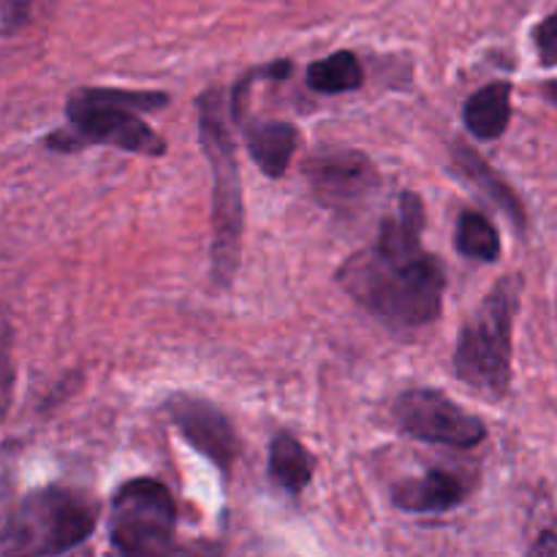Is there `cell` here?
I'll return each instance as SVG.
<instances>
[{
	"mask_svg": "<svg viewBox=\"0 0 557 557\" xmlns=\"http://www.w3.org/2000/svg\"><path fill=\"white\" fill-rule=\"evenodd\" d=\"M424 223L422 199L406 190L381 223L379 239L337 270V283L359 308L400 330L430 324L444 308L446 270L424 250Z\"/></svg>",
	"mask_w": 557,
	"mask_h": 557,
	"instance_id": "6da1fadb",
	"label": "cell"
},
{
	"mask_svg": "<svg viewBox=\"0 0 557 557\" xmlns=\"http://www.w3.org/2000/svg\"><path fill=\"white\" fill-rule=\"evenodd\" d=\"M169 103L166 92L117 90V87H82L65 103L69 131L47 139L49 150L71 152L82 147L107 145L134 156H163L166 141L141 120L152 109Z\"/></svg>",
	"mask_w": 557,
	"mask_h": 557,
	"instance_id": "7a4b0ae2",
	"label": "cell"
},
{
	"mask_svg": "<svg viewBox=\"0 0 557 557\" xmlns=\"http://www.w3.org/2000/svg\"><path fill=\"white\" fill-rule=\"evenodd\" d=\"M196 107H199L201 152L212 169L210 275L218 286H228L239 270L245 228L243 177H239L232 131H228L232 109H226V92L221 87L207 90Z\"/></svg>",
	"mask_w": 557,
	"mask_h": 557,
	"instance_id": "3957f363",
	"label": "cell"
},
{
	"mask_svg": "<svg viewBox=\"0 0 557 557\" xmlns=\"http://www.w3.org/2000/svg\"><path fill=\"white\" fill-rule=\"evenodd\" d=\"M520 292L522 281L517 275L495 283L457 337V379L487 397H504L511 386V351H515L511 337H515Z\"/></svg>",
	"mask_w": 557,
	"mask_h": 557,
	"instance_id": "277c9868",
	"label": "cell"
},
{
	"mask_svg": "<svg viewBox=\"0 0 557 557\" xmlns=\"http://www.w3.org/2000/svg\"><path fill=\"white\" fill-rule=\"evenodd\" d=\"M96 522L98 506L79 490H36L0 528V555L71 553L92 536Z\"/></svg>",
	"mask_w": 557,
	"mask_h": 557,
	"instance_id": "5b68a950",
	"label": "cell"
},
{
	"mask_svg": "<svg viewBox=\"0 0 557 557\" xmlns=\"http://www.w3.org/2000/svg\"><path fill=\"white\" fill-rule=\"evenodd\" d=\"M177 509L166 484L131 479L114 493L109 509V542L123 555H163L172 549Z\"/></svg>",
	"mask_w": 557,
	"mask_h": 557,
	"instance_id": "8992f818",
	"label": "cell"
},
{
	"mask_svg": "<svg viewBox=\"0 0 557 557\" xmlns=\"http://www.w3.org/2000/svg\"><path fill=\"white\" fill-rule=\"evenodd\" d=\"M305 180L319 205L332 212H359L381 188L379 169L351 147H324L305 161Z\"/></svg>",
	"mask_w": 557,
	"mask_h": 557,
	"instance_id": "52a82bcc",
	"label": "cell"
},
{
	"mask_svg": "<svg viewBox=\"0 0 557 557\" xmlns=\"http://www.w3.org/2000/svg\"><path fill=\"white\" fill-rule=\"evenodd\" d=\"M395 419L400 430L424 444L473 449L487 438V428L479 417L462 411L455 400L435 389H408L395 403Z\"/></svg>",
	"mask_w": 557,
	"mask_h": 557,
	"instance_id": "ba28073f",
	"label": "cell"
},
{
	"mask_svg": "<svg viewBox=\"0 0 557 557\" xmlns=\"http://www.w3.org/2000/svg\"><path fill=\"white\" fill-rule=\"evenodd\" d=\"M166 413L183 438L194 446L199 455L215 462L223 473L232 471L237 460V435L226 413L212 403L199 400L190 395H174L166 400Z\"/></svg>",
	"mask_w": 557,
	"mask_h": 557,
	"instance_id": "9c48e42d",
	"label": "cell"
},
{
	"mask_svg": "<svg viewBox=\"0 0 557 557\" xmlns=\"http://www.w3.org/2000/svg\"><path fill=\"white\" fill-rule=\"evenodd\" d=\"M468 498V484L457 473L428 471L419 479H406L392 490V506L408 515H441Z\"/></svg>",
	"mask_w": 557,
	"mask_h": 557,
	"instance_id": "30bf717a",
	"label": "cell"
},
{
	"mask_svg": "<svg viewBox=\"0 0 557 557\" xmlns=\"http://www.w3.org/2000/svg\"><path fill=\"white\" fill-rule=\"evenodd\" d=\"M248 152L267 177H283L297 150L299 134L286 120H253L245 125Z\"/></svg>",
	"mask_w": 557,
	"mask_h": 557,
	"instance_id": "8fae6325",
	"label": "cell"
},
{
	"mask_svg": "<svg viewBox=\"0 0 557 557\" xmlns=\"http://www.w3.org/2000/svg\"><path fill=\"white\" fill-rule=\"evenodd\" d=\"M455 166L460 169V172L466 174V177L471 180V183L476 185V188L482 190V194L487 196V199L493 201L495 207H498V210H504L506 215H509V221L515 223L520 232H525L528 218H525V207H522L520 196L511 190V185L506 183V180L500 177L498 172H493V166H490V163L484 161V158L479 156L476 150H471L468 145L457 141V145H455Z\"/></svg>",
	"mask_w": 557,
	"mask_h": 557,
	"instance_id": "7c38bea8",
	"label": "cell"
},
{
	"mask_svg": "<svg viewBox=\"0 0 557 557\" xmlns=\"http://www.w3.org/2000/svg\"><path fill=\"white\" fill-rule=\"evenodd\" d=\"M462 120H466L468 131L476 139L493 141L504 136L511 120V85L509 82H493V85L482 87L468 98L466 109H462Z\"/></svg>",
	"mask_w": 557,
	"mask_h": 557,
	"instance_id": "4fadbf2b",
	"label": "cell"
},
{
	"mask_svg": "<svg viewBox=\"0 0 557 557\" xmlns=\"http://www.w3.org/2000/svg\"><path fill=\"white\" fill-rule=\"evenodd\" d=\"M270 476L286 493H302L313 479V457L292 433H281L272 441Z\"/></svg>",
	"mask_w": 557,
	"mask_h": 557,
	"instance_id": "5bb4252c",
	"label": "cell"
},
{
	"mask_svg": "<svg viewBox=\"0 0 557 557\" xmlns=\"http://www.w3.org/2000/svg\"><path fill=\"white\" fill-rule=\"evenodd\" d=\"M308 85L324 96L351 92L364 85V69L354 52H335L324 60H315L308 69Z\"/></svg>",
	"mask_w": 557,
	"mask_h": 557,
	"instance_id": "9a60e30c",
	"label": "cell"
},
{
	"mask_svg": "<svg viewBox=\"0 0 557 557\" xmlns=\"http://www.w3.org/2000/svg\"><path fill=\"white\" fill-rule=\"evenodd\" d=\"M455 245L466 259L487 261V264L500 256L498 228L490 223V218H484L482 212L476 210L460 212V218H457Z\"/></svg>",
	"mask_w": 557,
	"mask_h": 557,
	"instance_id": "2e32d148",
	"label": "cell"
},
{
	"mask_svg": "<svg viewBox=\"0 0 557 557\" xmlns=\"http://www.w3.org/2000/svg\"><path fill=\"white\" fill-rule=\"evenodd\" d=\"M14 326H11L9 313L0 308V424L9 417L11 400H14Z\"/></svg>",
	"mask_w": 557,
	"mask_h": 557,
	"instance_id": "e0dca14e",
	"label": "cell"
},
{
	"mask_svg": "<svg viewBox=\"0 0 557 557\" xmlns=\"http://www.w3.org/2000/svg\"><path fill=\"white\" fill-rule=\"evenodd\" d=\"M533 44H536L542 65H557V11L533 30Z\"/></svg>",
	"mask_w": 557,
	"mask_h": 557,
	"instance_id": "ac0fdd59",
	"label": "cell"
},
{
	"mask_svg": "<svg viewBox=\"0 0 557 557\" xmlns=\"http://www.w3.org/2000/svg\"><path fill=\"white\" fill-rule=\"evenodd\" d=\"M33 5H36V0H0V20H3L5 30L25 25Z\"/></svg>",
	"mask_w": 557,
	"mask_h": 557,
	"instance_id": "d6986e66",
	"label": "cell"
},
{
	"mask_svg": "<svg viewBox=\"0 0 557 557\" xmlns=\"http://www.w3.org/2000/svg\"><path fill=\"white\" fill-rule=\"evenodd\" d=\"M542 92H544V98L553 103V107H557V82H547V85L542 87Z\"/></svg>",
	"mask_w": 557,
	"mask_h": 557,
	"instance_id": "ffe728a7",
	"label": "cell"
}]
</instances>
